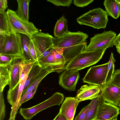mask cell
Here are the masks:
<instances>
[{
    "instance_id": "cell-37",
    "label": "cell",
    "mask_w": 120,
    "mask_h": 120,
    "mask_svg": "<svg viewBox=\"0 0 120 120\" xmlns=\"http://www.w3.org/2000/svg\"><path fill=\"white\" fill-rule=\"evenodd\" d=\"M8 7V2L7 0H0V10L5 11Z\"/></svg>"
},
{
    "instance_id": "cell-33",
    "label": "cell",
    "mask_w": 120,
    "mask_h": 120,
    "mask_svg": "<svg viewBox=\"0 0 120 120\" xmlns=\"http://www.w3.org/2000/svg\"><path fill=\"white\" fill-rule=\"evenodd\" d=\"M90 106V104L83 108L76 116L75 120H84L86 112Z\"/></svg>"
},
{
    "instance_id": "cell-5",
    "label": "cell",
    "mask_w": 120,
    "mask_h": 120,
    "mask_svg": "<svg viewBox=\"0 0 120 120\" xmlns=\"http://www.w3.org/2000/svg\"><path fill=\"white\" fill-rule=\"evenodd\" d=\"M64 98L63 94L56 92L48 99L35 106L28 108H21L19 113L26 120H30L37 114L48 108L60 105Z\"/></svg>"
},
{
    "instance_id": "cell-42",
    "label": "cell",
    "mask_w": 120,
    "mask_h": 120,
    "mask_svg": "<svg viewBox=\"0 0 120 120\" xmlns=\"http://www.w3.org/2000/svg\"><path fill=\"white\" fill-rule=\"evenodd\" d=\"M118 106H119L120 108V98L119 101Z\"/></svg>"
},
{
    "instance_id": "cell-26",
    "label": "cell",
    "mask_w": 120,
    "mask_h": 120,
    "mask_svg": "<svg viewBox=\"0 0 120 120\" xmlns=\"http://www.w3.org/2000/svg\"><path fill=\"white\" fill-rule=\"evenodd\" d=\"M10 75L8 66H0V92H3L5 87L9 84Z\"/></svg>"
},
{
    "instance_id": "cell-29",
    "label": "cell",
    "mask_w": 120,
    "mask_h": 120,
    "mask_svg": "<svg viewBox=\"0 0 120 120\" xmlns=\"http://www.w3.org/2000/svg\"><path fill=\"white\" fill-rule=\"evenodd\" d=\"M47 1L58 6L69 7L72 3V0H47Z\"/></svg>"
},
{
    "instance_id": "cell-28",
    "label": "cell",
    "mask_w": 120,
    "mask_h": 120,
    "mask_svg": "<svg viewBox=\"0 0 120 120\" xmlns=\"http://www.w3.org/2000/svg\"><path fill=\"white\" fill-rule=\"evenodd\" d=\"M20 34L23 49L25 58L27 60L33 59L29 52V45L31 41L30 39L26 35Z\"/></svg>"
},
{
    "instance_id": "cell-23",
    "label": "cell",
    "mask_w": 120,
    "mask_h": 120,
    "mask_svg": "<svg viewBox=\"0 0 120 120\" xmlns=\"http://www.w3.org/2000/svg\"><path fill=\"white\" fill-rule=\"evenodd\" d=\"M43 68L41 67L37 61L34 64L30 70L26 81L22 93L30 84L37 78Z\"/></svg>"
},
{
    "instance_id": "cell-15",
    "label": "cell",
    "mask_w": 120,
    "mask_h": 120,
    "mask_svg": "<svg viewBox=\"0 0 120 120\" xmlns=\"http://www.w3.org/2000/svg\"><path fill=\"white\" fill-rule=\"evenodd\" d=\"M79 102L75 97H66L59 113L65 116L67 120H73L77 107Z\"/></svg>"
},
{
    "instance_id": "cell-11",
    "label": "cell",
    "mask_w": 120,
    "mask_h": 120,
    "mask_svg": "<svg viewBox=\"0 0 120 120\" xmlns=\"http://www.w3.org/2000/svg\"><path fill=\"white\" fill-rule=\"evenodd\" d=\"M79 77V71L66 70L59 76V84L66 90L74 91Z\"/></svg>"
},
{
    "instance_id": "cell-9",
    "label": "cell",
    "mask_w": 120,
    "mask_h": 120,
    "mask_svg": "<svg viewBox=\"0 0 120 120\" xmlns=\"http://www.w3.org/2000/svg\"><path fill=\"white\" fill-rule=\"evenodd\" d=\"M53 37L47 33L38 32L33 34L30 39L38 57L53 46Z\"/></svg>"
},
{
    "instance_id": "cell-13",
    "label": "cell",
    "mask_w": 120,
    "mask_h": 120,
    "mask_svg": "<svg viewBox=\"0 0 120 120\" xmlns=\"http://www.w3.org/2000/svg\"><path fill=\"white\" fill-rule=\"evenodd\" d=\"M101 88V95L103 100L118 106L120 88L110 82Z\"/></svg>"
},
{
    "instance_id": "cell-10",
    "label": "cell",
    "mask_w": 120,
    "mask_h": 120,
    "mask_svg": "<svg viewBox=\"0 0 120 120\" xmlns=\"http://www.w3.org/2000/svg\"><path fill=\"white\" fill-rule=\"evenodd\" d=\"M26 60L25 57L22 56L14 57L10 64L8 66L10 75L8 91L14 89L19 83L20 66Z\"/></svg>"
},
{
    "instance_id": "cell-22",
    "label": "cell",
    "mask_w": 120,
    "mask_h": 120,
    "mask_svg": "<svg viewBox=\"0 0 120 120\" xmlns=\"http://www.w3.org/2000/svg\"><path fill=\"white\" fill-rule=\"evenodd\" d=\"M37 61L33 59L26 60L21 64L19 82H26L30 70Z\"/></svg>"
},
{
    "instance_id": "cell-32",
    "label": "cell",
    "mask_w": 120,
    "mask_h": 120,
    "mask_svg": "<svg viewBox=\"0 0 120 120\" xmlns=\"http://www.w3.org/2000/svg\"><path fill=\"white\" fill-rule=\"evenodd\" d=\"M110 82L120 88V69L115 71Z\"/></svg>"
},
{
    "instance_id": "cell-3",
    "label": "cell",
    "mask_w": 120,
    "mask_h": 120,
    "mask_svg": "<svg viewBox=\"0 0 120 120\" xmlns=\"http://www.w3.org/2000/svg\"><path fill=\"white\" fill-rule=\"evenodd\" d=\"M108 16L105 11L99 8L90 10L78 18L76 20L80 25L97 29H104L108 21Z\"/></svg>"
},
{
    "instance_id": "cell-12",
    "label": "cell",
    "mask_w": 120,
    "mask_h": 120,
    "mask_svg": "<svg viewBox=\"0 0 120 120\" xmlns=\"http://www.w3.org/2000/svg\"><path fill=\"white\" fill-rule=\"evenodd\" d=\"M120 114L117 106L103 100L99 106L95 120H112Z\"/></svg>"
},
{
    "instance_id": "cell-4",
    "label": "cell",
    "mask_w": 120,
    "mask_h": 120,
    "mask_svg": "<svg viewBox=\"0 0 120 120\" xmlns=\"http://www.w3.org/2000/svg\"><path fill=\"white\" fill-rule=\"evenodd\" d=\"M6 12L12 33L23 34L30 38L33 34L39 31L33 23L22 20L17 15L15 11L8 9Z\"/></svg>"
},
{
    "instance_id": "cell-31",
    "label": "cell",
    "mask_w": 120,
    "mask_h": 120,
    "mask_svg": "<svg viewBox=\"0 0 120 120\" xmlns=\"http://www.w3.org/2000/svg\"><path fill=\"white\" fill-rule=\"evenodd\" d=\"M14 57L11 56L0 55V66H8L11 63Z\"/></svg>"
},
{
    "instance_id": "cell-21",
    "label": "cell",
    "mask_w": 120,
    "mask_h": 120,
    "mask_svg": "<svg viewBox=\"0 0 120 120\" xmlns=\"http://www.w3.org/2000/svg\"><path fill=\"white\" fill-rule=\"evenodd\" d=\"M53 48L55 50L54 59L56 69V72H60L66 70L65 65L66 63L64 57L63 55V49L59 48Z\"/></svg>"
},
{
    "instance_id": "cell-38",
    "label": "cell",
    "mask_w": 120,
    "mask_h": 120,
    "mask_svg": "<svg viewBox=\"0 0 120 120\" xmlns=\"http://www.w3.org/2000/svg\"><path fill=\"white\" fill-rule=\"evenodd\" d=\"M53 49L52 47L45 51L38 58L37 61L42 59L47 56L51 52Z\"/></svg>"
},
{
    "instance_id": "cell-30",
    "label": "cell",
    "mask_w": 120,
    "mask_h": 120,
    "mask_svg": "<svg viewBox=\"0 0 120 120\" xmlns=\"http://www.w3.org/2000/svg\"><path fill=\"white\" fill-rule=\"evenodd\" d=\"M5 109L3 93L0 92V120H4L5 117Z\"/></svg>"
},
{
    "instance_id": "cell-7",
    "label": "cell",
    "mask_w": 120,
    "mask_h": 120,
    "mask_svg": "<svg viewBox=\"0 0 120 120\" xmlns=\"http://www.w3.org/2000/svg\"><path fill=\"white\" fill-rule=\"evenodd\" d=\"M0 55L13 57L22 56L25 58L20 34L12 33L7 35L3 46L0 49Z\"/></svg>"
},
{
    "instance_id": "cell-16",
    "label": "cell",
    "mask_w": 120,
    "mask_h": 120,
    "mask_svg": "<svg viewBox=\"0 0 120 120\" xmlns=\"http://www.w3.org/2000/svg\"><path fill=\"white\" fill-rule=\"evenodd\" d=\"M48 68H43L41 72L37 78L30 84L22 93L21 98V105L23 103V101L27 94L38 87L41 81L48 75L52 72Z\"/></svg>"
},
{
    "instance_id": "cell-14",
    "label": "cell",
    "mask_w": 120,
    "mask_h": 120,
    "mask_svg": "<svg viewBox=\"0 0 120 120\" xmlns=\"http://www.w3.org/2000/svg\"><path fill=\"white\" fill-rule=\"evenodd\" d=\"M101 88L93 85H85L78 90L75 98L79 102L93 99L101 94Z\"/></svg>"
},
{
    "instance_id": "cell-44",
    "label": "cell",
    "mask_w": 120,
    "mask_h": 120,
    "mask_svg": "<svg viewBox=\"0 0 120 120\" xmlns=\"http://www.w3.org/2000/svg\"><path fill=\"white\" fill-rule=\"evenodd\" d=\"M113 119V120H115V119Z\"/></svg>"
},
{
    "instance_id": "cell-2",
    "label": "cell",
    "mask_w": 120,
    "mask_h": 120,
    "mask_svg": "<svg viewBox=\"0 0 120 120\" xmlns=\"http://www.w3.org/2000/svg\"><path fill=\"white\" fill-rule=\"evenodd\" d=\"M106 50L82 53L68 63L65 69L79 71L95 64L102 58Z\"/></svg>"
},
{
    "instance_id": "cell-40",
    "label": "cell",
    "mask_w": 120,
    "mask_h": 120,
    "mask_svg": "<svg viewBox=\"0 0 120 120\" xmlns=\"http://www.w3.org/2000/svg\"><path fill=\"white\" fill-rule=\"evenodd\" d=\"M120 43V33L116 36L114 42V45Z\"/></svg>"
},
{
    "instance_id": "cell-35",
    "label": "cell",
    "mask_w": 120,
    "mask_h": 120,
    "mask_svg": "<svg viewBox=\"0 0 120 120\" xmlns=\"http://www.w3.org/2000/svg\"><path fill=\"white\" fill-rule=\"evenodd\" d=\"M29 49L30 54L32 59L34 60H37L38 56L34 49L32 42L31 41L29 45Z\"/></svg>"
},
{
    "instance_id": "cell-6",
    "label": "cell",
    "mask_w": 120,
    "mask_h": 120,
    "mask_svg": "<svg viewBox=\"0 0 120 120\" xmlns=\"http://www.w3.org/2000/svg\"><path fill=\"white\" fill-rule=\"evenodd\" d=\"M116 36V33L111 30L105 31L95 34L90 38L89 44L84 52L95 51L112 47Z\"/></svg>"
},
{
    "instance_id": "cell-24",
    "label": "cell",
    "mask_w": 120,
    "mask_h": 120,
    "mask_svg": "<svg viewBox=\"0 0 120 120\" xmlns=\"http://www.w3.org/2000/svg\"><path fill=\"white\" fill-rule=\"evenodd\" d=\"M55 53V49L53 48L52 50L47 56L42 59L37 61L41 67L46 68L48 67L52 70L53 72H56L54 59Z\"/></svg>"
},
{
    "instance_id": "cell-43",
    "label": "cell",
    "mask_w": 120,
    "mask_h": 120,
    "mask_svg": "<svg viewBox=\"0 0 120 120\" xmlns=\"http://www.w3.org/2000/svg\"><path fill=\"white\" fill-rule=\"evenodd\" d=\"M114 119L115 120H117V117L115 118Z\"/></svg>"
},
{
    "instance_id": "cell-17",
    "label": "cell",
    "mask_w": 120,
    "mask_h": 120,
    "mask_svg": "<svg viewBox=\"0 0 120 120\" xmlns=\"http://www.w3.org/2000/svg\"><path fill=\"white\" fill-rule=\"evenodd\" d=\"M108 15L115 19L120 15V0H105L103 3Z\"/></svg>"
},
{
    "instance_id": "cell-1",
    "label": "cell",
    "mask_w": 120,
    "mask_h": 120,
    "mask_svg": "<svg viewBox=\"0 0 120 120\" xmlns=\"http://www.w3.org/2000/svg\"><path fill=\"white\" fill-rule=\"evenodd\" d=\"M88 35L80 31H69L62 36L52 39V48H63V55L66 63H68L81 53L84 52L87 47Z\"/></svg>"
},
{
    "instance_id": "cell-8",
    "label": "cell",
    "mask_w": 120,
    "mask_h": 120,
    "mask_svg": "<svg viewBox=\"0 0 120 120\" xmlns=\"http://www.w3.org/2000/svg\"><path fill=\"white\" fill-rule=\"evenodd\" d=\"M108 64V62L90 68L82 79L83 82L102 88L105 84Z\"/></svg>"
},
{
    "instance_id": "cell-19",
    "label": "cell",
    "mask_w": 120,
    "mask_h": 120,
    "mask_svg": "<svg viewBox=\"0 0 120 120\" xmlns=\"http://www.w3.org/2000/svg\"><path fill=\"white\" fill-rule=\"evenodd\" d=\"M18 7L15 12L20 18L27 22L29 21V6L30 0H17Z\"/></svg>"
},
{
    "instance_id": "cell-25",
    "label": "cell",
    "mask_w": 120,
    "mask_h": 120,
    "mask_svg": "<svg viewBox=\"0 0 120 120\" xmlns=\"http://www.w3.org/2000/svg\"><path fill=\"white\" fill-rule=\"evenodd\" d=\"M0 33L8 35L12 34L8 21L6 12L0 10Z\"/></svg>"
},
{
    "instance_id": "cell-39",
    "label": "cell",
    "mask_w": 120,
    "mask_h": 120,
    "mask_svg": "<svg viewBox=\"0 0 120 120\" xmlns=\"http://www.w3.org/2000/svg\"><path fill=\"white\" fill-rule=\"evenodd\" d=\"M53 120H67L64 115L58 113Z\"/></svg>"
},
{
    "instance_id": "cell-36",
    "label": "cell",
    "mask_w": 120,
    "mask_h": 120,
    "mask_svg": "<svg viewBox=\"0 0 120 120\" xmlns=\"http://www.w3.org/2000/svg\"><path fill=\"white\" fill-rule=\"evenodd\" d=\"M38 87L35 88L26 95L23 102V103L32 98L35 93Z\"/></svg>"
},
{
    "instance_id": "cell-20",
    "label": "cell",
    "mask_w": 120,
    "mask_h": 120,
    "mask_svg": "<svg viewBox=\"0 0 120 120\" xmlns=\"http://www.w3.org/2000/svg\"><path fill=\"white\" fill-rule=\"evenodd\" d=\"M69 31L67 19L63 15L57 20L55 25L54 30L55 38H60Z\"/></svg>"
},
{
    "instance_id": "cell-18",
    "label": "cell",
    "mask_w": 120,
    "mask_h": 120,
    "mask_svg": "<svg viewBox=\"0 0 120 120\" xmlns=\"http://www.w3.org/2000/svg\"><path fill=\"white\" fill-rule=\"evenodd\" d=\"M103 100L101 94L92 100L89 103L84 120H95L99 106Z\"/></svg>"
},
{
    "instance_id": "cell-34",
    "label": "cell",
    "mask_w": 120,
    "mask_h": 120,
    "mask_svg": "<svg viewBox=\"0 0 120 120\" xmlns=\"http://www.w3.org/2000/svg\"><path fill=\"white\" fill-rule=\"evenodd\" d=\"M94 1V0H74L73 2L74 4L76 6L78 7H83L88 5Z\"/></svg>"
},
{
    "instance_id": "cell-41",
    "label": "cell",
    "mask_w": 120,
    "mask_h": 120,
    "mask_svg": "<svg viewBox=\"0 0 120 120\" xmlns=\"http://www.w3.org/2000/svg\"><path fill=\"white\" fill-rule=\"evenodd\" d=\"M115 46L117 52L120 54V43Z\"/></svg>"
},
{
    "instance_id": "cell-27",
    "label": "cell",
    "mask_w": 120,
    "mask_h": 120,
    "mask_svg": "<svg viewBox=\"0 0 120 120\" xmlns=\"http://www.w3.org/2000/svg\"><path fill=\"white\" fill-rule=\"evenodd\" d=\"M115 61L116 60L113 56V53L112 52L111 53L109 60L108 62L107 73L104 86L111 82L115 71L114 63Z\"/></svg>"
}]
</instances>
